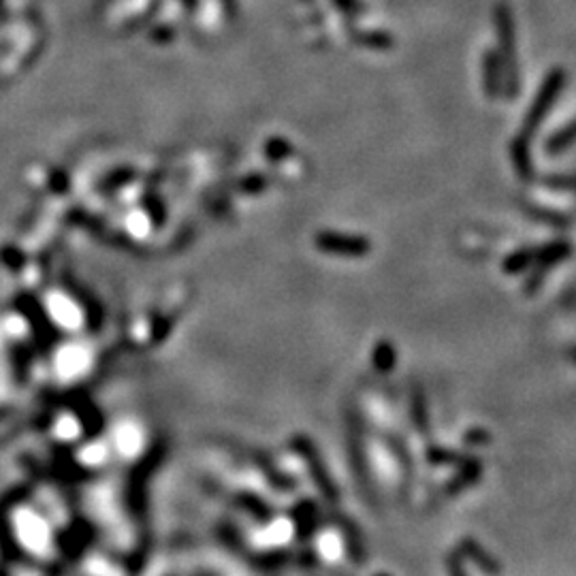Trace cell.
Masks as SVG:
<instances>
[{
  "instance_id": "obj_1",
  "label": "cell",
  "mask_w": 576,
  "mask_h": 576,
  "mask_svg": "<svg viewBox=\"0 0 576 576\" xmlns=\"http://www.w3.org/2000/svg\"><path fill=\"white\" fill-rule=\"evenodd\" d=\"M320 248L331 252V254H342V256H350V258H358L365 256L370 252V242L365 237L358 235H339V233H327L320 237Z\"/></svg>"
},
{
  "instance_id": "obj_2",
  "label": "cell",
  "mask_w": 576,
  "mask_h": 576,
  "mask_svg": "<svg viewBox=\"0 0 576 576\" xmlns=\"http://www.w3.org/2000/svg\"><path fill=\"white\" fill-rule=\"evenodd\" d=\"M561 82H563L561 70H555V73H553V75L546 80V84H544V88H542V92H540L538 101L534 103V107H532V111H530V118H527V124H525V132L534 130V128H536V126L542 122V118H544L546 109L551 107L553 99L557 96L559 88H561Z\"/></svg>"
},
{
  "instance_id": "obj_3",
  "label": "cell",
  "mask_w": 576,
  "mask_h": 576,
  "mask_svg": "<svg viewBox=\"0 0 576 576\" xmlns=\"http://www.w3.org/2000/svg\"><path fill=\"white\" fill-rule=\"evenodd\" d=\"M374 365L380 372H389L395 365V350L389 342H380L374 350Z\"/></svg>"
},
{
  "instance_id": "obj_4",
  "label": "cell",
  "mask_w": 576,
  "mask_h": 576,
  "mask_svg": "<svg viewBox=\"0 0 576 576\" xmlns=\"http://www.w3.org/2000/svg\"><path fill=\"white\" fill-rule=\"evenodd\" d=\"M513 158H515V167L521 175H527L530 173V158H527V148H525V141L519 139L515 146H513Z\"/></svg>"
},
{
  "instance_id": "obj_5",
  "label": "cell",
  "mask_w": 576,
  "mask_h": 576,
  "mask_svg": "<svg viewBox=\"0 0 576 576\" xmlns=\"http://www.w3.org/2000/svg\"><path fill=\"white\" fill-rule=\"evenodd\" d=\"M572 141H576V122L570 124L565 130H561V134H559L557 139L551 141V150H561V148L570 146Z\"/></svg>"
},
{
  "instance_id": "obj_6",
  "label": "cell",
  "mask_w": 576,
  "mask_h": 576,
  "mask_svg": "<svg viewBox=\"0 0 576 576\" xmlns=\"http://www.w3.org/2000/svg\"><path fill=\"white\" fill-rule=\"evenodd\" d=\"M530 258H532V256H530L527 252H519V254L511 256V258L506 261V271H511V273H515V271H521L523 267H527Z\"/></svg>"
}]
</instances>
